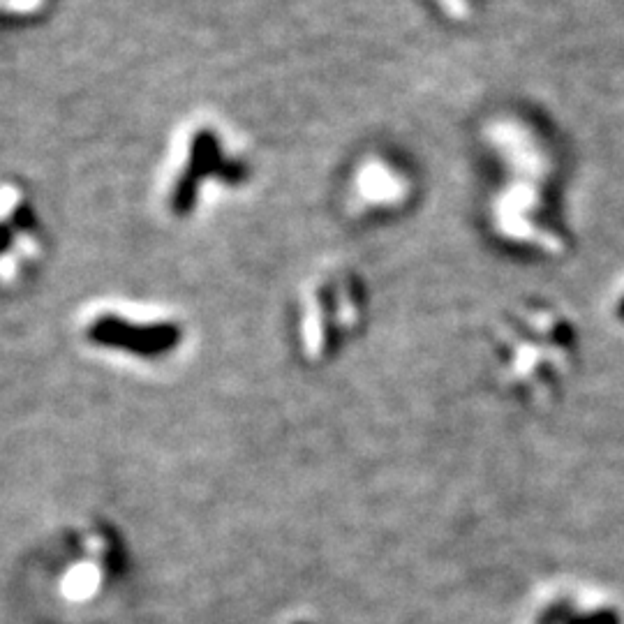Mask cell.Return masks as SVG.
Segmentation results:
<instances>
[{
    "instance_id": "obj_1",
    "label": "cell",
    "mask_w": 624,
    "mask_h": 624,
    "mask_svg": "<svg viewBox=\"0 0 624 624\" xmlns=\"http://www.w3.org/2000/svg\"><path fill=\"white\" fill-rule=\"evenodd\" d=\"M571 347L567 324L541 310L507 315L493 338V380L502 396L534 407L555 396L562 382V354Z\"/></svg>"
},
{
    "instance_id": "obj_2",
    "label": "cell",
    "mask_w": 624,
    "mask_h": 624,
    "mask_svg": "<svg viewBox=\"0 0 624 624\" xmlns=\"http://www.w3.org/2000/svg\"><path fill=\"white\" fill-rule=\"evenodd\" d=\"M366 322V299L349 280H326L301 299L296 315V352L303 366L326 368L359 338Z\"/></svg>"
},
{
    "instance_id": "obj_3",
    "label": "cell",
    "mask_w": 624,
    "mask_h": 624,
    "mask_svg": "<svg viewBox=\"0 0 624 624\" xmlns=\"http://www.w3.org/2000/svg\"><path fill=\"white\" fill-rule=\"evenodd\" d=\"M93 343L121 349L139 361H165L178 354L183 345V329L172 317L137 310H100L86 324Z\"/></svg>"
},
{
    "instance_id": "obj_4",
    "label": "cell",
    "mask_w": 624,
    "mask_h": 624,
    "mask_svg": "<svg viewBox=\"0 0 624 624\" xmlns=\"http://www.w3.org/2000/svg\"><path fill=\"white\" fill-rule=\"evenodd\" d=\"M24 192L19 188H0V282H10L33 264L40 255L42 239Z\"/></svg>"
},
{
    "instance_id": "obj_5",
    "label": "cell",
    "mask_w": 624,
    "mask_h": 624,
    "mask_svg": "<svg viewBox=\"0 0 624 624\" xmlns=\"http://www.w3.org/2000/svg\"><path fill=\"white\" fill-rule=\"evenodd\" d=\"M116 564V541L109 532L91 530L84 537V557L65 569L61 592L70 604H91L107 590Z\"/></svg>"
},
{
    "instance_id": "obj_6",
    "label": "cell",
    "mask_w": 624,
    "mask_h": 624,
    "mask_svg": "<svg viewBox=\"0 0 624 624\" xmlns=\"http://www.w3.org/2000/svg\"><path fill=\"white\" fill-rule=\"evenodd\" d=\"M527 624H620V618L611 608L581 611L569 594H555L532 608Z\"/></svg>"
},
{
    "instance_id": "obj_7",
    "label": "cell",
    "mask_w": 624,
    "mask_h": 624,
    "mask_svg": "<svg viewBox=\"0 0 624 624\" xmlns=\"http://www.w3.org/2000/svg\"><path fill=\"white\" fill-rule=\"evenodd\" d=\"M280 624H329L326 620L319 618V615H310V613H296V615H287L285 620Z\"/></svg>"
}]
</instances>
